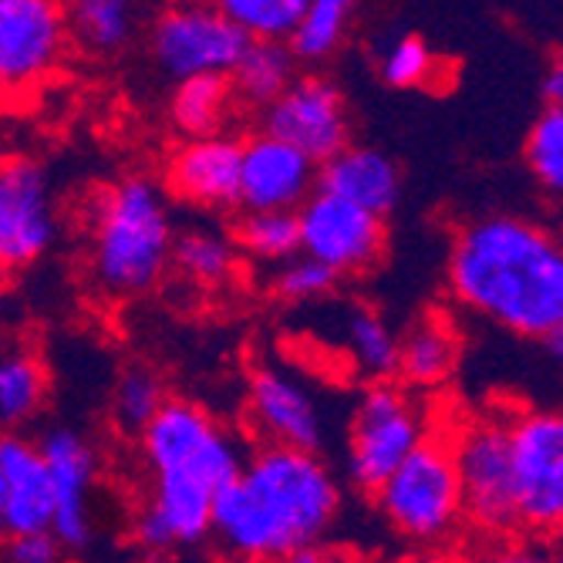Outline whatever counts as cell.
Here are the masks:
<instances>
[{
  "label": "cell",
  "instance_id": "cell-44",
  "mask_svg": "<svg viewBox=\"0 0 563 563\" xmlns=\"http://www.w3.org/2000/svg\"><path fill=\"white\" fill-rule=\"evenodd\" d=\"M4 4H11V0H0V8H4Z\"/></svg>",
  "mask_w": 563,
  "mask_h": 563
},
{
  "label": "cell",
  "instance_id": "cell-40",
  "mask_svg": "<svg viewBox=\"0 0 563 563\" xmlns=\"http://www.w3.org/2000/svg\"><path fill=\"white\" fill-rule=\"evenodd\" d=\"M8 486H4V473H0V537L8 533Z\"/></svg>",
  "mask_w": 563,
  "mask_h": 563
},
{
  "label": "cell",
  "instance_id": "cell-2",
  "mask_svg": "<svg viewBox=\"0 0 563 563\" xmlns=\"http://www.w3.org/2000/svg\"><path fill=\"white\" fill-rule=\"evenodd\" d=\"M148 470V499L132 537L148 556L210 540L213 503L243 466V442L189 398H166L139 435Z\"/></svg>",
  "mask_w": 563,
  "mask_h": 563
},
{
  "label": "cell",
  "instance_id": "cell-18",
  "mask_svg": "<svg viewBox=\"0 0 563 563\" xmlns=\"http://www.w3.org/2000/svg\"><path fill=\"white\" fill-rule=\"evenodd\" d=\"M318 189L385 220L401 199V169L382 148L347 145L318 169Z\"/></svg>",
  "mask_w": 563,
  "mask_h": 563
},
{
  "label": "cell",
  "instance_id": "cell-38",
  "mask_svg": "<svg viewBox=\"0 0 563 563\" xmlns=\"http://www.w3.org/2000/svg\"><path fill=\"white\" fill-rule=\"evenodd\" d=\"M543 98L547 106H563V51H556L543 71Z\"/></svg>",
  "mask_w": 563,
  "mask_h": 563
},
{
  "label": "cell",
  "instance_id": "cell-21",
  "mask_svg": "<svg viewBox=\"0 0 563 563\" xmlns=\"http://www.w3.org/2000/svg\"><path fill=\"white\" fill-rule=\"evenodd\" d=\"M68 41L85 55H119L145 24V0H62Z\"/></svg>",
  "mask_w": 563,
  "mask_h": 563
},
{
  "label": "cell",
  "instance_id": "cell-14",
  "mask_svg": "<svg viewBox=\"0 0 563 563\" xmlns=\"http://www.w3.org/2000/svg\"><path fill=\"white\" fill-rule=\"evenodd\" d=\"M47 479H51V499H55V514H51V537H55L65 553H78L91 543L95 517H91V496L98 483V455L91 442L62 426L51 429L37 442Z\"/></svg>",
  "mask_w": 563,
  "mask_h": 563
},
{
  "label": "cell",
  "instance_id": "cell-3",
  "mask_svg": "<svg viewBox=\"0 0 563 563\" xmlns=\"http://www.w3.org/2000/svg\"><path fill=\"white\" fill-rule=\"evenodd\" d=\"M341 483L321 452L261 445L213 503L210 537L233 563H271L328 540Z\"/></svg>",
  "mask_w": 563,
  "mask_h": 563
},
{
  "label": "cell",
  "instance_id": "cell-8",
  "mask_svg": "<svg viewBox=\"0 0 563 563\" xmlns=\"http://www.w3.org/2000/svg\"><path fill=\"white\" fill-rule=\"evenodd\" d=\"M520 537L550 540L563 527V408H506Z\"/></svg>",
  "mask_w": 563,
  "mask_h": 563
},
{
  "label": "cell",
  "instance_id": "cell-4",
  "mask_svg": "<svg viewBox=\"0 0 563 563\" xmlns=\"http://www.w3.org/2000/svg\"><path fill=\"white\" fill-rule=\"evenodd\" d=\"M88 277L112 297L132 300L156 290L173 267L176 223L169 196L148 176H125L88 199Z\"/></svg>",
  "mask_w": 563,
  "mask_h": 563
},
{
  "label": "cell",
  "instance_id": "cell-20",
  "mask_svg": "<svg viewBox=\"0 0 563 563\" xmlns=\"http://www.w3.org/2000/svg\"><path fill=\"white\" fill-rule=\"evenodd\" d=\"M463 357V334L445 314H422L405 334H398V365L395 382L408 391L442 388Z\"/></svg>",
  "mask_w": 563,
  "mask_h": 563
},
{
  "label": "cell",
  "instance_id": "cell-27",
  "mask_svg": "<svg viewBox=\"0 0 563 563\" xmlns=\"http://www.w3.org/2000/svg\"><path fill=\"white\" fill-rule=\"evenodd\" d=\"M213 4L246 41L287 44L311 0H213Z\"/></svg>",
  "mask_w": 563,
  "mask_h": 563
},
{
  "label": "cell",
  "instance_id": "cell-9",
  "mask_svg": "<svg viewBox=\"0 0 563 563\" xmlns=\"http://www.w3.org/2000/svg\"><path fill=\"white\" fill-rule=\"evenodd\" d=\"M246 37L220 14L213 0H176L148 24V51L176 81L227 75L246 51Z\"/></svg>",
  "mask_w": 563,
  "mask_h": 563
},
{
  "label": "cell",
  "instance_id": "cell-13",
  "mask_svg": "<svg viewBox=\"0 0 563 563\" xmlns=\"http://www.w3.org/2000/svg\"><path fill=\"white\" fill-rule=\"evenodd\" d=\"M58 240L51 179L27 156L0 159V267L27 271Z\"/></svg>",
  "mask_w": 563,
  "mask_h": 563
},
{
  "label": "cell",
  "instance_id": "cell-36",
  "mask_svg": "<svg viewBox=\"0 0 563 563\" xmlns=\"http://www.w3.org/2000/svg\"><path fill=\"white\" fill-rule=\"evenodd\" d=\"M271 563H365L362 553L351 550V547H328V543H318V547H307V550H297V553H287L280 560H271Z\"/></svg>",
  "mask_w": 563,
  "mask_h": 563
},
{
  "label": "cell",
  "instance_id": "cell-34",
  "mask_svg": "<svg viewBox=\"0 0 563 563\" xmlns=\"http://www.w3.org/2000/svg\"><path fill=\"white\" fill-rule=\"evenodd\" d=\"M473 563H563V553L543 540L533 537H514V540H496L486 543Z\"/></svg>",
  "mask_w": 563,
  "mask_h": 563
},
{
  "label": "cell",
  "instance_id": "cell-25",
  "mask_svg": "<svg viewBox=\"0 0 563 563\" xmlns=\"http://www.w3.org/2000/svg\"><path fill=\"white\" fill-rule=\"evenodd\" d=\"M297 78V58L290 47L280 41H250L243 58L230 71V88L236 106L267 109L274 98L287 91V85Z\"/></svg>",
  "mask_w": 563,
  "mask_h": 563
},
{
  "label": "cell",
  "instance_id": "cell-19",
  "mask_svg": "<svg viewBox=\"0 0 563 563\" xmlns=\"http://www.w3.org/2000/svg\"><path fill=\"white\" fill-rule=\"evenodd\" d=\"M0 473L8 486V537L51 533L55 499H51V479L37 442L21 432L0 435Z\"/></svg>",
  "mask_w": 563,
  "mask_h": 563
},
{
  "label": "cell",
  "instance_id": "cell-11",
  "mask_svg": "<svg viewBox=\"0 0 563 563\" xmlns=\"http://www.w3.org/2000/svg\"><path fill=\"white\" fill-rule=\"evenodd\" d=\"M300 253L338 277H362L375 271L388 246V227L382 217L314 189L297 210Z\"/></svg>",
  "mask_w": 563,
  "mask_h": 563
},
{
  "label": "cell",
  "instance_id": "cell-7",
  "mask_svg": "<svg viewBox=\"0 0 563 563\" xmlns=\"http://www.w3.org/2000/svg\"><path fill=\"white\" fill-rule=\"evenodd\" d=\"M449 439L459 486H463L466 527H473L489 543L520 537L506 408L459 422V429H449Z\"/></svg>",
  "mask_w": 563,
  "mask_h": 563
},
{
  "label": "cell",
  "instance_id": "cell-32",
  "mask_svg": "<svg viewBox=\"0 0 563 563\" xmlns=\"http://www.w3.org/2000/svg\"><path fill=\"white\" fill-rule=\"evenodd\" d=\"M341 277L334 271H328L324 264L303 257L297 253L294 261L274 267V277H271V290L274 297L287 300V303H311V300H324L338 290Z\"/></svg>",
  "mask_w": 563,
  "mask_h": 563
},
{
  "label": "cell",
  "instance_id": "cell-24",
  "mask_svg": "<svg viewBox=\"0 0 563 563\" xmlns=\"http://www.w3.org/2000/svg\"><path fill=\"white\" fill-rule=\"evenodd\" d=\"M233 109L236 98L227 75H199L176 81V91L169 98V119L176 132H183L186 139L223 135Z\"/></svg>",
  "mask_w": 563,
  "mask_h": 563
},
{
  "label": "cell",
  "instance_id": "cell-6",
  "mask_svg": "<svg viewBox=\"0 0 563 563\" xmlns=\"http://www.w3.org/2000/svg\"><path fill=\"white\" fill-rule=\"evenodd\" d=\"M432 432V416L416 391L398 382H375L357 401L347 429V479L357 493L375 496L382 483Z\"/></svg>",
  "mask_w": 563,
  "mask_h": 563
},
{
  "label": "cell",
  "instance_id": "cell-39",
  "mask_svg": "<svg viewBox=\"0 0 563 563\" xmlns=\"http://www.w3.org/2000/svg\"><path fill=\"white\" fill-rule=\"evenodd\" d=\"M540 344H543V354L550 357V365L556 368V375L563 378V328H556V331H553L550 338H543Z\"/></svg>",
  "mask_w": 563,
  "mask_h": 563
},
{
  "label": "cell",
  "instance_id": "cell-33",
  "mask_svg": "<svg viewBox=\"0 0 563 563\" xmlns=\"http://www.w3.org/2000/svg\"><path fill=\"white\" fill-rule=\"evenodd\" d=\"M432 75H435V55L422 37L405 34L385 47L382 78L391 88H419V85H429Z\"/></svg>",
  "mask_w": 563,
  "mask_h": 563
},
{
  "label": "cell",
  "instance_id": "cell-17",
  "mask_svg": "<svg viewBox=\"0 0 563 563\" xmlns=\"http://www.w3.org/2000/svg\"><path fill=\"white\" fill-rule=\"evenodd\" d=\"M240 152L243 142L230 135L186 139L166 166V196L196 210H236Z\"/></svg>",
  "mask_w": 563,
  "mask_h": 563
},
{
  "label": "cell",
  "instance_id": "cell-22",
  "mask_svg": "<svg viewBox=\"0 0 563 563\" xmlns=\"http://www.w3.org/2000/svg\"><path fill=\"white\" fill-rule=\"evenodd\" d=\"M51 395L44 357L31 344L0 347V435L31 426Z\"/></svg>",
  "mask_w": 563,
  "mask_h": 563
},
{
  "label": "cell",
  "instance_id": "cell-1",
  "mask_svg": "<svg viewBox=\"0 0 563 563\" xmlns=\"http://www.w3.org/2000/svg\"><path fill=\"white\" fill-rule=\"evenodd\" d=\"M445 280L455 303L493 328L543 341L563 328V236L517 213H489L455 230Z\"/></svg>",
  "mask_w": 563,
  "mask_h": 563
},
{
  "label": "cell",
  "instance_id": "cell-15",
  "mask_svg": "<svg viewBox=\"0 0 563 563\" xmlns=\"http://www.w3.org/2000/svg\"><path fill=\"white\" fill-rule=\"evenodd\" d=\"M246 419L264 445L321 452L324 419L314 391L277 365H257L250 372Z\"/></svg>",
  "mask_w": 563,
  "mask_h": 563
},
{
  "label": "cell",
  "instance_id": "cell-43",
  "mask_svg": "<svg viewBox=\"0 0 563 563\" xmlns=\"http://www.w3.org/2000/svg\"><path fill=\"white\" fill-rule=\"evenodd\" d=\"M148 563H179V560H169V556H152Z\"/></svg>",
  "mask_w": 563,
  "mask_h": 563
},
{
  "label": "cell",
  "instance_id": "cell-5",
  "mask_svg": "<svg viewBox=\"0 0 563 563\" xmlns=\"http://www.w3.org/2000/svg\"><path fill=\"white\" fill-rule=\"evenodd\" d=\"M372 499L382 520L401 540L422 550L449 547L459 530H466L463 486H459L449 429H432Z\"/></svg>",
  "mask_w": 563,
  "mask_h": 563
},
{
  "label": "cell",
  "instance_id": "cell-31",
  "mask_svg": "<svg viewBox=\"0 0 563 563\" xmlns=\"http://www.w3.org/2000/svg\"><path fill=\"white\" fill-rule=\"evenodd\" d=\"M527 169L543 196L563 207V106H547L527 135Z\"/></svg>",
  "mask_w": 563,
  "mask_h": 563
},
{
  "label": "cell",
  "instance_id": "cell-29",
  "mask_svg": "<svg viewBox=\"0 0 563 563\" xmlns=\"http://www.w3.org/2000/svg\"><path fill=\"white\" fill-rule=\"evenodd\" d=\"M233 243L253 261L280 267L300 253L297 213H243L233 227Z\"/></svg>",
  "mask_w": 563,
  "mask_h": 563
},
{
  "label": "cell",
  "instance_id": "cell-23",
  "mask_svg": "<svg viewBox=\"0 0 563 563\" xmlns=\"http://www.w3.org/2000/svg\"><path fill=\"white\" fill-rule=\"evenodd\" d=\"M341 347L347 351L354 372L375 382H395L398 365V331L385 321L382 311L368 303H354L341 321Z\"/></svg>",
  "mask_w": 563,
  "mask_h": 563
},
{
  "label": "cell",
  "instance_id": "cell-12",
  "mask_svg": "<svg viewBox=\"0 0 563 563\" xmlns=\"http://www.w3.org/2000/svg\"><path fill=\"white\" fill-rule=\"evenodd\" d=\"M261 132L297 148L318 169L351 145L344 95L321 75H297L280 98L261 112Z\"/></svg>",
  "mask_w": 563,
  "mask_h": 563
},
{
  "label": "cell",
  "instance_id": "cell-28",
  "mask_svg": "<svg viewBox=\"0 0 563 563\" xmlns=\"http://www.w3.org/2000/svg\"><path fill=\"white\" fill-rule=\"evenodd\" d=\"M362 0H311L303 21L287 41L297 62H328L347 34V21Z\"/></svg>",
  "mask_w": 563,
  "mask_h": 563
},
{
  "label": "cell",
  "instance_id": "cell-37",
  "mask_svg": "<svg viewBox=\"0 0 563 563\" xmlns=\"http://www.w3.org/2000/svg\"><path fill=\"white\" fill-rule=\"evenodd\" d=\"M395 563H473L470 553L455 550V547H432V550H416Z\"/></svg>",
  "mask_w": 563,
  "mask_h": 563
},
{
  "label": "cell",
  "instance_id": "cell-10",
  "mask_svg": "<svg viewBox=\"0 0 563 563\" xmlns=\"http://www.w3.org/2000/svg\"><path fill=\"white\" fill-rule=\"evenodd\" d=\"M62 0H11L0 8V101L37 91L68 55Z\"/></svg>",
  "mask_w": 563,
  "mask_h": 563
},
{
  "label": "cell",
  "instance_id": "cell-26",
  "mask_svg": "<svg viewBox=\"0 0 563 563\" xmlns=\"http://www.w3.org/2000/svg\"><path fill=\"white\" fill-rule=\"evenodd\" d=\"M236 243L230 233L217 227H192L176 233L173 246V267L179 271L183 280L196 287H227L236 274Z\"/></svg>",
  "mask_w": 563,
  "mask_h": 563
},
{
  "label": "cell",
  "instance_id": "cell-16",
  "mask_svg": "<svg viewBox=\"0 0 563 563\" xmlns=\"http://www.w3.org/2000/svg\"><path fill=\"white\" fill-rule=\"evenodd\" d=\"M318 189V166L297 148L253 132L240 152V207L243 213H297Z\"/></svg>",
  "mask_w": 563,
  "mask_h": 563
},
{
  "label": "cell",
  "instance_id": "cell-41",
  "mask_svg": "<svg viewBox=\"0 0 563 563\" xmlns=\"http://www.w3.org/2000/svg\"><path fill=\"white\" fill-rule=\"evenodd\" d=\"M8 287H11V274L0 267V300H4V294H8Z\"/></svg>",
  "mask_w": 563,
  "mask_h": 563
},
{
  "label": "cell",
  "instance_id": "cell-35",
  "mask_svg": "<svg viewBox=\"0 0 563 563\" xmlns=\"http://www.w3.org/2000/svg\"><path fill=\"white\" fill-rule=\"evenodd\" d=\"M65 547L51 533H27V537H8L4 563H62Z\"/></svg>",
  "mask_w": 563,
  "mask_h": 563
},
{
  "label": "cell",
  "instance_id": "cell-30",
  "mask_svg": "<svg viewBox=\"0 0 563 563\" xmlns=\"http://www.w3.org/2000/svg\"><path fill=\"white\" fill-rule=\"evenodd\" d=\"M166 398H169L166 385L152 368H145V365L125 368L112 391V419H115L119 432L139 439L145 432V426L159 416Z\"/></svg>",
  "mask_w": 563,
  "mask_h": 563
},
{
  "label": "cell",
  "instance_id": "cell-42",
  "mask_svg": "<svg viewBox=\"0 0 563 563\" xmlns=\"http://www.w3.org/2000/svg\"><path fill=\"white\" fill-rule=\"evenodd\" d=\"M550 540H553V547H556V550L563 553V527H560V530H556V533H553Z\"/></svg>",
  "mask_w": 563,
  "mask_h": 563
},
{
  "label": "cell",
  "instance_id": "cell-45",
  "mask_svg": "<svg viewBox=\"0 0 563 563\" xmlns=\"http://www.w3.org/2000/svg\"><path fill=\"white\" fill-rule=\"evenodd\" d=\"M0 347H4V344H0Z\"/></svg>",
  "mask_w": 563,
  "mask_h": 563
}]
</instances>
